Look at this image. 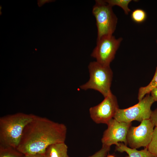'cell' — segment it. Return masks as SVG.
Listing matches in <instances>:
<instances>
[{
	"label": "cell",
	"mask_w": 157,
	"mask_h": 157,
	"mask_svg": "<svg viewBox=\"0 0 157 157\" xmlns=\"http://www.w3.org/2000/svg\"><path fill=\"white\" fill-rule=\"evenodd\" d=\"M55 1L53 0H38L37 4L39 7H41L46 3H49Z\"/></svg>",
	"instance_id": "19"
},
{
	"label": "cell",
	"mask_w": 157,
	"mask_h": 157,
	"mask_svg": "<svg viewBox=\"0 0 157 157\" xmlns=\"http://www.w3.org/2000/svg\"><path fill=\"white\" fill-rule=\"evenodd\" d=\"M67 149L65 142L55 143L49 146L43 154L44 157H67Z\"/></svg>",
	"instance_id": "10"
},
{
	"label": "cell",
	"mask_w": 157,
	"mask_h": 157,
	"mask_svg": "<svg viewBox=\"0 0 157 157\" xmlns=\"http://www.w3.org/2000/svg\"><path fill=\"white\" fill-rule=\"evenodd\" d=\"M107 124V128L104 131L101 139L102 145L110 147L121 142L127 145L126 137L131 122H119L113 118Z\"/></svg>",
	"instance_id": "9"
},
{
	"label": "cell",
	"mask_w": 157,
	"mask_h": 157,
	"mask_svg": "<svg viewBox=\"0 0 157 157\" xmlns=\"http://www.w3.org/2000/svg\"><path fill=\"white\" fill-rule=\"evenodd\" d=\"M154 126L150 119L143 120L137 126L130 127L126 137L127 145L130 148H146L150 143Z\"/></svg>",
	"instance_id": "7"
},
{
	"label": "cell",
	"mask_w": 157,
	"mask_h": 157,
	"mask_svg": "<svg viewBox=\"0 0 157 157\" xmlns=\"http://www.w3.org/2000/svg\"><path fill=\"white\" fill-rule=\"evenodd\" d=\"M116 145V151L122 152H125L128 154L126 157H155L148 150L147 147L141 150L127 147L124 144L119 143Z\"/></svg>",
	"instance_id": "11"
},
{
	"label": "cell",
	"mask_w": 157,
	"mask_h": 157,
	"mask_svg": "<svg viewBox=\"0 0 157 157\" xmlns=\"http://www.w3.org/2000/svg\"><path fill=\"white\" fill-rule=\"evenodd\" d=\"M106 157H116L115 156L112 155H107Z\"/></svg>",
	"instance_id": "22"
},
{
	"label": "cell",
	"mask_w": 157,
	"mask_h": 157,
	"mask_svg": "<svg viewBox=\"0 0 157 157\" xmlns=\"http://www.w3.org/2000/svg\"><path fill=\"white\" fill-rule=\"evenodd\" d=\"M34 115L18 113L0 118V144L17 148L25 126Z\"/></svg>",
	"instance_id": "2"
},
{
	"label": "cell",
	"mask_w": 157,
	"mask_h": 157,
	"mask_svg": "<svg viewBox=\"0 0 157 157\" xmlns=\"http://www.w3.org/2000/svg\"><path fill=\"white\" fill-rule=\"evenodd\" d=\"M67 157H69V156H68Z\"/></svg>",
	"instance_id": "24"
},
{
	"label": "cell",
	"mask_w": 157,
	"mask_h": 157,
	"mask_svg": "<svg viewBox=\"0 0 157 157\" xmlns=\"http://www.w3.org/2000/svg\"><path fill=\"white\" fill-rule=\"evenodd\" d=\"M119 108L117 98L111 93L100 103L90 108V116L96 124H107L113 118Z\"/></svg>",
	"instance_id": "8"
},
{
	"label": "cell",
	"mask_w": 157,
	"mask_h": 157,
	"mask_svg": "<svg viewBox=\"0 0 157 157\" xmlns=\"http://www.w3.org/2000/svg\"><path fill=\"white\" fill-rule=\"evenodd\" d=\"M67 131L63 124L34 115L25 127L17 149L24 155L44 154L49 145L65 142Z\"/></svg>",
	"instance_id": "1"
},
{
	"label": "cell",
	"mask_w": 157,
	"mask_h": 157,
	"mask_svg": "<svg viewBox=\"0 0 157 157\" xmlns=\"http://www.w3.org/2000/svg\"><path fill=\"white\" fill-rule=\"evenodd\" d=\"M147 148L151 153L157 157V126L154 129L151 140Z\"/></svg>",
	"instance_id": "16"
},
{
	"label": "cell",
	"mask_w": 157,
	"mask_h": 157,
	"mask_svg": "<svg viewBox=\"0 0 157 157\" xmlns=\"http://www.w3.org/2000/svg\"><path fill=\"white\" fill-rule=\"evenodd\" d=\"M147 15L146 12L142 9L137 8L133 11L131 18L135 22L140 24L144 22L146 19Z\"/></svg>",
	"instance_id": "14"
},
{
	"label": "cell",
	"mask_w": 157,
	"mask_h": 157,
	"mask_svg": "<svg viewBox=\"0 0 157 157\" xmlns=\"http://www.w3.org/2000/svg\"><path fill=\"white\" fill-rule=\"evenodd\" d=\"M112 8L105 0L95 1L92 13L96 20L97 40L104 36L113 35L116 29L117 18Z\"/></svg>",
	"instance_id": "4"
},
{
	"label": "cell",
	"mask_w": 157,
	"mask_h": 157,
	"mask_svg": "<svg viewBox=\"0 0 157 157\" xmlns=\"http://www.w3.org/2000/svg\"><path fill=\"white\" fill-rule=\"evenodd\" d=\"M155 101L151 95L147 94L135 105L126 109L119 108L113 118L125 122L135 120L141 122L149 119L152 112L151 107Z\"/></svg>",
	"instance_id": "5"
},
{
	"label": "cell",
	"mask_w": 157,
	"mask_h": 157,
	"mask_svg": "<svg viewBox=\"0 0 157 157\" xmlns=\"http://www.w3.org/2000/svg\"><path fill=\"white\" fill-rule=\"evenodd\" d=\"M105 1L113 7L117 6L121 8L124 10L126 15H128L131 11L128 7L129 3L132 1L131 0H106Z\"/></svg>",
	"instance_id": "15"
},
{
	"label": "cell",
	"mask_w": 157,
	"mask_h": 157,
	"mask_svg": "<svg viewBox=\"0 0 157 157\" xmlns=\"http://www.w3.org/2000/svg\"><path fill=\"white\" fill-rule=\"evenodd\" d=\"M122 40V38L117 39L113 35L104 36L97 40V45L91 54V56L100 64L110 66Z\"/></svg>",
	"instance_id": "6"
},
{
	"label": "cell",
	"mask_w": 157,
	"mask_h": 157,
	"mask_svg": "<svg viewBox=\"0 0 157 157\" xmlns=\"http://www.w3.org/2000/svg\"><path fill=\"white\" fill-rule=\"evenodd\" d=\"M150 119L154 126H157V108L152 111Z\"/></svg>",
	"instance_id": "18"
},
{
	"label": "cell",
	"mask_w": 157,
	"mask_h": 157,
	"mask_svg": "<svg viewBox=\"0 0 157 157\" xmlns=\"http://www.w3.org/2000/svg\"><path fill=\"white\" fill-rule=\"evenodd\" d=\"M23 157H44L43 154H34L24 155Z\"/></svg>",
	"instance_id": "21"
},
{
	"label": "cell",
	"mask_w": 157,
	"mask_h": 157,
	"mask_svg": "<svg viewBox=\"0 0 157 157\" xmlns=\"http://www.w3.org/2000/svg\"><path fill=\"white\" fill-rule=\"evenodd\" d=\"M151 96L155 101H157V88L153 89L150 92Z\"/></svg>",
	"instance_id": "20"
},
{
	"label": "cell",
	"mask_w": 157,
	"mask_h": 157,
	"mask_svg": "<svg viewBox=\"0 0 157 157\" xmlns=\"http://www.w3.org/2000/svg\"><path fill=\"white\" fill-rule=\"evenodd\" d=\"M88 69V81L80 86L82 90L93 89L100 92L105 97L112 93L110 87L113 72L110 66H103L96 61L90 62Z\"/></svg>",
	"instance_id": "3"
},
{
	"label": "cell",
	"mask_w": 157,
	"mask_h": 157,
	"mask_svg": "<svg viewBox=\"0 0 157 157\" xmlns=\"http://www.w3.org/2000/svg\"><path fill=\"white\" fill-rule=\"evenodd\" d=\"M157 88V66L154 76L149 84L144 87L140 88L138 94L139 101L142 100L146 94H149L154 88Z\"/></svg>",
	"instance_id": "12"
},
{
	"label": "cell",
	"mask_w": 157,
	"mask_h": 157,
	"mask_svg": "<svg viewBox=\"0 0 157 157\" xmlns=\"http://www.w3.org/2000/svg\"><path fill=\"white\" fill-rule=\"evenodd\" d=\"M156 43H157V40H156Z\"/></svg>",
	"instance_id": "23"
},
{
	"label": "cell",
	"mask_w": 157,
	"mask_h": 157,
	"mask_svg": "<svg viewBox=\"0 0 157 157\" xmlns=\"http://www.w3.org/2000/svg\"><path fill=\"white\" fill-rule=\"evenodd\" d=\"M110 146L102 145L100 150L88 157H106L110 150Z\"/></svg>",
	"instance_id": "17"
},
{
	"label": "cell",
	"mask_w": 157,
	"mask_h": 157,
	"mask_svg": "<svg viewBox=\"0 0 157 157\" xmlns=\"http://www.w3.org/2000/svg\"><path fill=\"white\" fill-rule=\"evenodd\" d=\"M24 156L17 148L0 144V157H23Z\"/></svg>",
	"instance_id": "13"
}]
</instances>
